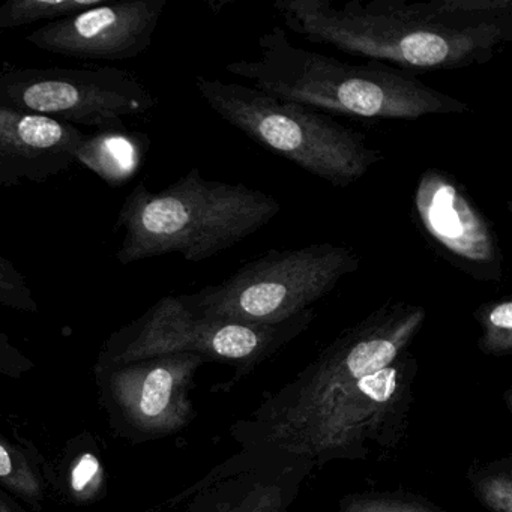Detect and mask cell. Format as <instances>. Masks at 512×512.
Returning a JSON list of instances; mask_svg holds the SVG:
<instances>
[{
    "mask_svg": "<svg viewBox=\"0 0 512 512\" xmlns=\"http://www.w3.org/2000/svg\"><path fill=\"white\" fill-rule=\"evenodd\" d=\"M313 308L280 325L220 322L196 316L179 296L158 299L142 316L113 332L101 347L95 365L125 364L172 353H194L211 361L233 362L236 379L250 374L287 343L310 328Z\"/></svg>",
    "mask_w": 512,
    "mask_h": 512,
    "instance_id": "52a82bcc",
    "label": "cell"
},
{
    "mask_svg": "<svg viewBox=\"0 0 512 512\" xmlns=\"http://www.w3.org/2000/svg\"><path fill=\"white\" fill-rule=\"evenodd\" d=\"M208 359L172 353L115 365H94L98 403L119 439L140 445L166 439L196 418L190 392Z\"/></svg>",
    "mask_w": 512,
    "mask_h": 512,
    "instance_id": "9c48e42d",
    "label": "cell"
},
{
    "mask_svg": "<svg viewBox=\"0 0 512 512\" xmlns=\"http://www.w3.org/2000/svg\"><path fill=\"white\" fill-rule=\"evenodd\" d=\"M476 499L491 512H512V460L509 457L469 470Z\"/></svg>",
    "mask_w": 512,
    "mask_h": 512,
    "instance_id": "ac0fdd59",
    "label": "cell"
},
{
    "mask_svg": "<svg viewBox=\"0 0 512 512\" xmlns=\"http://www.w3.org/2000/svg\"><path fill=\"white\" fill-rule=\"evenodd\" d=\"M167 0L104 2L26 37L43 52L80 61H130L148 52Z\"/></svg>",
    "mask_w": 512,
    "mask_h": 512,
    "instance_id": "8fae6325",
    "label": "cell"
},
{
    "mask_svg": "<svg viewBox=\"0 0 512 512\" xmlns=\"http://www.w3.org/2000/svg\"><path fill=\"white\" fill-rule=\"evenodd\" d=\"M34 368V361L25 355L5 332L0 331V376L22 379Z\"/></svg>",
    "mask_w": 512,
    "mask_h": 512,
    "instance_id": "7402d4cb",
    "label": "cell"
},
{
    "mask_svg": "<svg viewBox=\"0 0 512 512\" xmlns=\"http://www.w3.org/2000/svg\"><path fill=\"white\" fill-rule=\"evenodd\" d=\"M91 437H77L68 443L59 469L62 493L77 505L98 502L106 493V472Z\"/></svg>",
    "mask_w": 512,
    "mask_h": 512,
    "instance_id": "9a60e30c",
    "label": "cell"
},
{
    "mask_svg": "<svg viewBox=\"0 0 512 512\" xmlns=\"http://www.w3.org/2000/svg\"><path fill=\"white\" fill-rule=\"evenodd\" d=\"M0 104L98 131L124 130L125 118L143 116L158 101L142 80L113 67L0 70Z\"/></svg>",
    "mask_w": 512,
    "mask_h": 512,
    "instance_id": "ba28073f",
    "label": "cell"
},
{
    "mask_svg": "<svg viewBox=\"0 0 512 512\" xmlns=\"http://www.w3.org/2000/svg\"><path fill=\"white\" fill-rule=\"evenodd\" d=\"M358 253L331 242L295 250H269L244 263L223 283L181 295L205 319L272 326L293 319L358 271Z\"/></svg>",
    "mask_w": 512,
    "mask_h": 512,
    "instance_id": "8992f818",
    "label": "cell"
},
{
    "mask_svg": "<svg viewBox=\"0 0 512 512\" xmlns=\"http://www.w3.org/2000/svg\"><path fill=\"white\" fill-rule=\"evenodd\" d=\"M280 211L274 196L205 179L197 167L161 191L139 182L116 220L115 232L124 230L116 259L128 266L181 254L187 262H205L259 232Z\"/></svg>",
    "mask_w": 512,
    "mask_h": 512,
    "instance_id": "277c9868",
    "label": "cell"
},
{
    "mask_svg": "<svg viewBox=\"0 0 512 512\" xmlns=\"http://www.w3.org/2000/svg\"><path fill=\"white\" fill-rule=\"evenodd\" d=\"M0 490L40 511L46 500V473L35 449L0 434Z\"/></svg>",
    "mask_w": 512,
    "mask_h": 512,
    "instance_id": "2e32d148",
    "label": "cell"
},
{
    "mask_svg": "<svg viewBox=\"0 0 512 512\" xmlns=\"http://www.w3.org/2000/svg\"><path fill=\"white\" fill-rule=\"evenodd\" d=\"M476 322L481 326L478 347L490 356H508L512 352V298L484 302L476 308Z\"/></svg>",
    "mask_w": 512,
    "mask_h": 512,
    "instance_id": "d6986e66",
    "label": "cell"
},
{
    "mask_svg": "<svg viewBox=\"0 0 512 512\" xmlns=\"http://www.w3.org/2000/svg\"><path fill=\"white\" fill-rule=\"evenodd\" d=\"M106 0H8L0 7V31L55 22L104 4Z\"/></svg>",
    "mask_w": 512,
    "mask_h": 512,
    "instance_id": "e0dca14e",
    "label": "cell"
},
{
    "mask_svg": "<svg viewBox=\"0 0 512 512\" xmlns=\"http://www.w3.org/2000/svg\"><path fill=\"white\" fill-rule=\"evenodd\" d=\"M85 136L74 125L0 104V187L61 175L76 163Z\"/></svg>",
    "mask_w": 512,
    "mask_h": 512,
    "instance_id": "4fadbf2b",
    "label": "cell"
},
{
    "mask_svg": "<svg viewBox=\"0 0 512 512\" xmlns=\"http://www.w3.org/2000/svg\"><path fill=\"white\" fill-rule=\"evenodd\" d=\"M194 85L209 109L227 124L334 187L356 184L385 160L361 131L304 104L203 76H197Z\"/></svg>",
    "mask_w": 512,
    "mask_h": 512,
    "instance_id": "5b68a950",
    "label": "cell"
},
{
    "mask_svg": "<svg viewBox=\"0 0 512 512\" xmlns=\"http://www.w3.org/2000/svg\"><path fill=\"white\" fill-rule=\"evenodd\" d=\"M151 140L146 134L124 130L86 134L77 149L76 163L103 179L109 187H122L136 176L148 154Z\"/></svg>",
    "mask_w": 512,
    "mask_h": 512,
    "instance_id": "5bb4252c",
    "label": "cell"
},
{
    "mask_svg": "<svg viewBox=\"0 0 512 512\" xmlns=\"http://www.w3.org/2000/svg\"><path fill=\"white\" fill-rule=\"evenodd\" d=\"M230 76L277 100L317 112L379 121L464 115L469 106L425 85L415 74L379 61H346L295 46L281 26L259 38V56L227 64Z\"/></svg>",
    "mask_w": 512,
    "mask_h": 512,
    "instance_id": "3957f363",
    "label": "cell"
},
{
    "mask_svg": "<svg viewBox=\"0 0 512 512\" xmlns=\"http://www.w3.org/2000/svg\"><path fill=\"white\" fill-rule=\"evenodd\" d=\"M340 512H448L409 493H355L340 500Z\"/></svg>",
    "mask_w": 512,
    "mask_h": 512,
    "instance_id": "ffe728a7",
    "label": "cell"
},
{
    "mask_svg": "<svg viewBox=\"0 0 512 512\" xmlns=\"http://www.w3.org/2000/svg\"><path fill=\"white\" fill-rule=\"evenodd\" d=\"M427 310L388 301L344 329L301 373L230 427L242 449L323 467L391 452L409 428Z\"/></svg>",
    "mask_w": 512,
    "mask_h": 512,
    "instance_id": "6da1fadb",
    "label": "cell"
},
{
    "mask_svg": "<svg viewBox=\"0 0 512 512\" xmlns=\"http://www.w3.org/2000/svg\"><path fill=\"white\" fill-rule=\"evenodd\" d=\"M284 28L407 73L478 67L512 41V0H275Z\"/></svg>",
    "mask_w": 512,
    "mask_h": 512,
    "instance_id": "7a4b0ae2",
    "label": "cell"
},
{
    "mask_svg": "<svg viewBox=\"0 0 512 512\" xmlns=\"http://www.w3.org/2000/svg\"><path fill=\"white\" fill-rule=\"evenodd\" d=\"M0 512H26V509L14 500L10 494L0 490Z\"/></svg>",
    "mask_w": 512,
    "mask_h": 512,
    "instance_id": "603a6c76",
    "label": "cell"
},
{
    "mask_svg": "<svg viewBox=\"0 0 512 512\" xmlns=\"http://www.w3.org/2000/svg\"><path fill=\"white\" fill-rule=\"evenodd\" d=\"M412 218L449 265L485 283L502 280L505 260L493 224L454 176L425 170L413 193Z\"/></svg>",
    "mask_w": 512,
    "mask_h": 512,
    "instance_id": "30bf717a",
    "label": "cell"
},
{
    "mask_svg": "<svg viewBox=\"0 0 512 512\" xmlns=\"http://www.w3.org/2000/svg\"><path fill=\"white\" fill-rule=\"evenodd\" d=\"M313 470L298 458L241 449L175 502L188 499L184 512H290Z\"/></svg>",
    "mask_w": 512,
    "mask_h": 512,
    "instance_id": "7c38bea8",
    "label": "cell"
},
{
    "mask_svg": "<svg viewBox=\"0 0 512 512\" xmlns=\"http://www.w3.org/2000/svg\"><path fill=\"white\" fill-rule=\"evenodd\" d=\"M0 305L20 311L37 314L40 304L32 292L26 275L17 268L16 263L0 254Z\"/></svg>",
    "mask_w": 512,
    "mask_h": 512,
    "instance_id": "44dd1931",
    "label": "cell"
}]
</instances>
